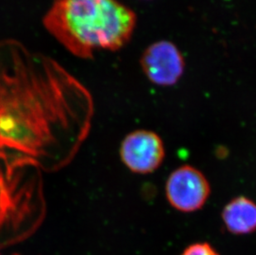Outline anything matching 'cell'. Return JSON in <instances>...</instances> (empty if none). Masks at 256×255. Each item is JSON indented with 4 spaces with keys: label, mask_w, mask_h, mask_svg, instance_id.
Here are the masks:
<instances>
[{
    "label": "cell",
    "mask_w": 256,
    "mask_h": 255,
    "mask_svg": "<svg viewBox=\"0 0 256 255\" xmlns=\"http://www.w3.org/2000/svg\"><path fill=\"white\" fill-rule=\"evenodd\" d=\"M93 116L92 94L56 60L0 40V160L60 171L82 147Z\"/></svg>",
    "instance_id": "cell-1"
},
{
    "label": "cell",
    "mask_w": 256,
    "mask_h": 255,
    "mask_svg": "<svg viewBox=\"0 0 256 255\" xmlns=\"http://www.w3.org/2000/svg\"><path fill=\"white\" fill-rule=\"evenodd\" d=\"M46 30L73 55L92 58L130 39L136 15L117 0H55L44 17Z\"/></svg>",
    "instance_id": "cell-2"
},
{
    "label": "cell",
    "mask_w": 256,
    "mask_h": 255,
    "mask_svg": "<svg viewBox=\"0 0 256 255\" xmlns=\"http://www.w3.org/2000/svg\"><path fill=\"white\" fill-rule=\"evenodd\" d=\"M46 213L42 172L32 164L0 160V246L27 238Z\"/></svg>",
    "instance_id": "cell-3"
},
{
    "label": "cell",
    "mask_w": 256,
    "mask_h": 255,
    "mask_svg": "<svg viewBox=\"0 0 256 255\" xmlns=\"http://www.w3.org/2000/svg\"><path fill=\"white\" fill-rule=\"evenodd\" d=\"M166 196L172 206L179 212H194L200 210L210 196V184L202 172L185 165L170 174Z\"/></svg>",
    "instance_id": "cell-4"
},
{
    "label": "cell",
    "mask_w": 256,
    "mask_h": 255,
    "mask_svg": "<svg viewBox=\"0 0 256 255\" xmlns=\"http://www.w3.org/2000/svg\"><path fill=\"white\" fill-rule=\"evenodd\" d=\"M121 160L134 174H148L162 164L165 148L162 138L150 130H136L121 142Z\"/></svg>",
    "instance_id": "cell-5"
},
{
    "label": "cell",
    "mask_w": 256,
    "mask_h": 255,
    "mask_svg": "<svg viewBox=\"0 0 256 255\" xmlns=\"http://www.w3.org/2000/svg\"><path fill=\"white\" fill-rule=\"evenodd\" d=\"M141 66L150 82L162 86L176 84L184 72V60L174 44L162 41L148 46L141 58Z\"/></svg>",
    "instance_id": "cell-6"
},
{
    "label": "cell",
    "mask_w": 256,
    "mask_h": 255,
    "mask_svg": "<svg viewBox=\"0 0 256 255\" xmlns=\"http://www.w3.org/2000/svg\"><path fill=\"white\" fill-rule=\"evenodd\" d=\"M226 228L234 234H248L256 230V204L246 196L230 200L223 209Z\"/></svg>",
    "instance_id": "cell-7"
},
{
    "label": "cell",
    "mask_w": 256,
    "mask_h": 255,
    "mask_svg": "<svg viewBox=\"0 0 256 255\" xmlns=\"http://www.w3.org/2000/svg\"><path fill=\"white\" fill-rule=\"evenodd\" d=\"M182 255H219V254L209 244L196 243L185 248Z\"/></svg>",
    "instance_id": "cell-8"
},
{
    "label": "cell",
    "mask_w": 256,
    "mask_h": 255,
    "mask_svg": "<svg viewBox=\"0 0 256 255\" xmlns=\"http://www.w3.org/2000/svg\"><path fill=\"white\" fill-rule=\"evenodd\" d=\"M16 255H18V254H16Z\"/></svg>",
    "instance_id": "cell-9"
}]
</instances>
